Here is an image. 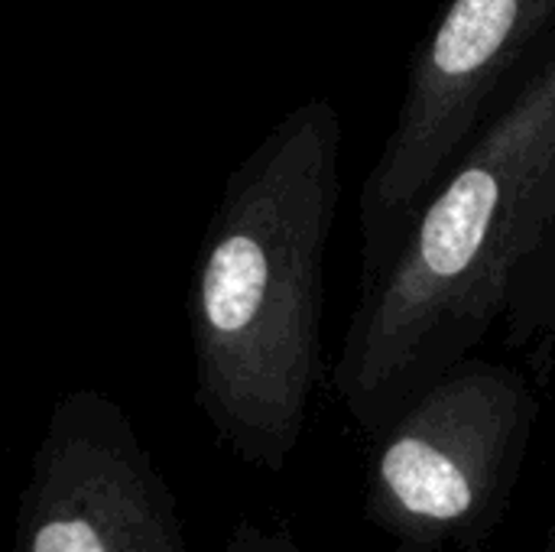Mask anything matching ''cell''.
I'll return each mask as SVG.
<instances>
[{
    "instance_id": "52a82bcc",
    "label": "cell",
    "mask_w": 555,
    "mask_h": 552,
    "mask_svg": "<svg viewBox=\"0 0 555 552\" xmlns=\"http://www.w3.org/2000/svg\"><path fill=\"white\" fill-rule=\"evenodd\" d=\"M224 552H312L306 550L289 530H280V527H263L250 517H237L231 534H228V543Z\"/></svg>"
},
{
    "instance_id": "8992f818",
    "label": "cell",
    "mask_w": 555,
    "mask_h": 552,
    "mask_svg": "<svg viewBox=\"0 0 555 552\" xmlns=\"http://www.w3.org/2000/svg\"><path fill=\"white\" fill-rule=\"evenodd\" d=\"M501 322L511 348L555 342V205L511 277Z\"/></svg>"
},
{
    "instance_id": "ba28073f",
    "label": "cell",
    "mask_w": 555,
    "mask_h": 552,
    "mask_svg": "<svg viewBox=\"0 0 555 552\" xmlns=\"http://www.w3.org/2000/svg\"><path fill=\"white\" fill-rule=\"evenodd\" d=\"M390 552H491L488 547H475V550H436V547H420V543H397Z\"/></svg>"
},
{
    "instance_id": "9c48e42d",
    "label": "cell",
    "mask_w": 555,
    "mask_h": 552,
    "mask_svg": "<svg viewBox=\"0 0 555 552\" xmlns=\"http://www.w3.org/2000/svg\"><path fill=\"white\" fill-rule=\"evenodd\" d=\"M540 552H555V530H550V537H546V543H543Z\"/></svg>"
},
{
    "instance_id": "6da1fadb",
    "label": "cell",
    "mask_w": 555,
    "mask_h": 552,
    "mask_svg": "<svg viewBox=\"0 0 555 552\" xmlns=\"http://www.w3.org/2000/svg\"><path fill=\"white\" fill-rule=\"evenodd\" d=\"M341 198V117L289 107L234 166L198 247L195 403L241 462L283 472L322 381L325 251Z\"/></svg>"
},
{
    "instance_id": "5b68a950",
    "label": "cell",
    "mask_w": 555,
    "mask_h": 552,
    "mask_svg": "<svg viewBox=\"0 0 555 552\" xmlns=\"http://www.w3.org/2000/svg\"><path fill=\"white\" fill-rule=\"evenodd\" d=\"M13 552H192L169 478L104 390L75 387L49 410L16 501Z\"/></svg>"
},
{
    "instance_id": "277c9868",
    "label": "cell",
    "mask_w": 555,
    "mask_h": 552,
    "mask_svg": "<svg viewBox=\"0 0 555 552\" xmlns=\"http://www.w3.org/2000/svg\"><path fill=\"white\" fill-rule=\"evenodd\" d=\"M553 36L555 0H446L361 185V293L390 270L426 195Z\"/></svg>"
},
{
    "instance_id": "7a4b0ae2",
    "label": "cell",
    "mask_w": 555,
    "mask_h": 552,
    "mask_svg": "<svg viewBox=\"0 0 555 552\" xmlns=\"http://www.w3.org/2000/svg\"><path fill=\"white\" fill-rule=\"evenodd\" d=\"M555 205V36L420 205L390 270L358 296L332 371L371 436L501 322Z\"/></svg>"
},
{
    "instance_id": "3957f363",
    "label": "cell",
    "mask_w": 555,
    "mask_h": 552,
    "mask_svg": "<svg viewBox=\"0 0 555 552\" xmlns=\"http://www.w3.org/2000/svg\"><path fill=\"white\" fill-rule=\"evenodd\" d=\"M537 416L520 371L475 355L452 364L374 433L367 521L397 543L488 547L507 521Z\"/></svg>"
}]
</instances>
